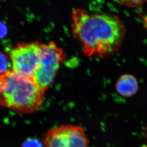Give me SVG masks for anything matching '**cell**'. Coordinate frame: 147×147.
<instances>
[{"label": "cell", "instance_id": "obj_8", "mask_svg": "<svg viewBox=\"0 0 147 147\" xmlns=\"http://www.w3.org/2000/svg\"><path fill=\"white\" fill-rule=\"evenodd\" d=\"M117 2L129 7H140L146 3L147 0H115Z\"/></svg>", "mask_w": 147, "mask_h": 147}, {"label": "cell", "instance_id": "obj_4", "mask_svg": "<svg viewBox=\"0 0 147 147\" xmlns=\"http://www.w3.org/2000/svg\"><path fill=\"white\" fill-rule=\"evenodd\" d=\"M45 147H89L90 141L81 126L63 125L49 129L45 134Z\"/></svg>", "mask_w": 147, "mask_h": 147}, {"label": "cell", "instance_id": "obj_11", "mask_svg": "<svg viewBox=\"0 0 147 147\" xmlns=\"http://www.w3.org/2000/svg\"><path fill=\"white\" fill-rule=\"evenodd\" d=\"M1 81H0V93H1Z\"/></svg>", "mask_w": 147, "mask_h": 147}, {"label": "cell", "instance_id": "obj_5", "mask_svg": "<svg viewBox=\"0 0 147 147\" xmlns=\"http://www.w3.org/2000/svg\"><path fill=\"white\" fill-rule=\"evenodd\" d=\"M38 42L18 44L10 52L11 70L19 75L33 77L40 63Z\"/></svg>", "mask_w": 147, "mask_h": 147}, {"label": "cell", "instance_id": "obj_2", "mask_svg": "<svg viewBox=\"0 0 147 147\" xmlns=\"http://www.w3.org/2000/svg\"><path fill=\"white\" fill-rule=\"evenodd\" d=\"M1 92L0 105L22 114L38 110L44 100L45 92L33 77L19 75L12 70L0 75Z\"/></svg>", "mask_w": 147, "mask_h": 147}, {"label": "cell", "instance_id": "obj_10", "mask_svg": "<svg viewBox=\"0 0 147 147\" xmlns=\"http://www.w3.org/2000/svg\"><path fill=\"white\" fill-rule=\"evenodd\" d=\"M7 33V27L3 22H0V39L4 38Z\"/></svg>", "mask_w": 147, "mask_h": 147}, {"label": "cell", "instance_id": "obj_1", "mask_svg": "<svg viewBox=\"0 0 147 147\" xmlns=\"http://www.w3.org/2000/svg\"><path fill=\"white\" fill-rule=\"evenodd\" d=\"M72 32L88 57L104 58L121 47L126 35L123 22L118 16L91 13L82 9L72 11Z\"/></svg>", "mask_w": 147, "mask_h": 147}, {"label": "cell", "instance_id": "obj_3", "mask_svg": "<svg viewBox=\"0 0 147 147\" xmlns=\"http://www.w3.org/2000/svg\"><path fill=\"white\" fill-rule=\"evenodd\" d=\"M39 48L40 63L33 78L39 87L46 92L54 81L65 56L63 49L54 42L40 44Z\"/></svg>", "mask_w": 147, "mask_h": 147}, {"label": "cell", "instance_id": "obj_9", "mask_svg": "<svg viewBox=\"0 0 147 147\" xmlns=\"http://www.w3.org/2000/svg\"><path fill=\"white\" fill-rule=\"evenodd\" d=\"M22 147H43V144L36 138H29L24 142Z\"/></svg>", "mask_w": 147, "mask_h": 147}, {"label": "cell", "instance_id": "obj_6", "mask_svg": "<svg viewBox=\"0 0 147 147\" xmlns=\"http://www.w3.org/2000/svg\"><path fill=\"white\" fill-rule=\"evenodd\" d=\"M115 88L117 92L121 96L125 98L131 97L137 93L139 82L134 76L125 74L119 78Z\"/></svg>", "mask_w": 147, "mask_h": 147}, {"label": "cell", "instance_id": "obj_7", "mask_svg": "<svg viewBox=\"0 0 147 147\" xmlns=\"http://www.w3.org/2000/svg\"><path fill=\"white\" fill-rule=\"evenodd\" d=\"M10 63L7 56L0 52V75L11 71Z\"/></svg>", "mask_w": 147, "mask_h": 147}, {"label": "cell", "instance_id": "obj_12", "mask_svg": "<svg viewBox=\"0 0 147 147\" xmlns=\"http://www.w3.org/2000/svg\"><path fill=\"white\" fill-rule=\"evenodd\" d=\"M140 147H147V144L144 145Z\"/></svg>", "mask_w": 147, "mask_h": 147}]
</instances>
